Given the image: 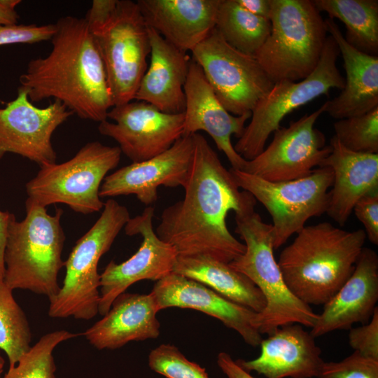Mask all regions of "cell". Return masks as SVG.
<instances>
[{"instance_id": "1", "label": "cell", "mask_w": 378, "mask_h": 378, "mask_svg": "<svg viewBox=\"0 0 378 378\" xmlns=\"http://www.w3.org/2000/svg\"><path fill=\"white\" fill-rule=\"evenodd\" d=\"M192 137L184 197L164 209L155 231L175 248L178 256L204 255L230 263L244 253L245 245L229 231L226 217L254 197L239 190L204 136L195 133Z\"/></svg>"}, {"instance_id": "2", "label": "cell", "mask_w": 378, "mask_h": 378, "mask_svg": "<svg viewBox=\"0 0 378 378\" xmlns=\"http://www.w3.org/2000/svg\"><path fill=\"white\" fill-rule=\"evenodd\" d=\"M52 49L31 59L18 91L38 102L53 99L82 119L101 122L113 106L104 64L85 18L65 16L55 23Z\"/></svg>"}, {"instance_id": "3", "label": "cell", "mask_w": 378, "mask_h": 378, "mask_svg": "<svg viewBox=\"0 0 378 378\" xmlns=\"http://www.w3.org/2000/svg\"><path fill=\"white\" fill-rule=\"evenodd\" d=\"M366 237L363 229L347 231L328 222L304 226L279 255L286 286L309 306L325 304L353 273Z\"/></svg>"}, {"instance_id": "4", "label": "cell", "mask_w": 378, "mask_h": 378, "mask_svg": "<svg viewBox=\"0 0 378 378\" xmlns=\"http://www.w3.org/2000/svg\"><path fill=\"white\" fill-rule=\"evenodd\" d=\"M85 18L104 64L113 106L133 101L150 52L149 28L137 3L94 0Z\"/></svg>"}, {"instance_id": "5", "label": "cell", "mask_w": 378, "mask_h": 378, "mask_svg": "<svg viewBox=\"0 0 378 378\" xmlns=\"http://www.w3.org/2000/svg\"><path fill=\"white\" fill-rule=\"evenodd\" d=\"M253 199L235 213V232L244 241V253L230 266L246 276L260 290L265 307L257 314L255 326L260 334H272L293 323L312 328L318 314L297 298L286 286L273 251L272 224L265 223L255 211Z\"/></svg>"}, {"instance_id": "6", "label": "cell", "mask_w": 378, "mask_h": 378, "mask_svg": "<svg viewBox=\"0 0 378 378\" xmlns=\"http://www.w3.org/2000/svg\"><path fill=\"white\" fill-rule=\"evenodd\" d=\"M25 210L22 220L18 221L13 214L8 223L4 280L12 290H27L50 300L60 288L57 277L64 265L63 211L57 209L50 215L46 207L27 202Z\"/></svg>"}, {"instance_id": "7", "label": "cell", "mask_w": 378, "mask_h": 378, "mask_svg": "<svg viewBox=\"0 0 378 378\" xmlns=\"http://www.w3.org/2000/svg\"><path fill=\"white\" fill-rule=\"evenodd\" d=\"M271 31L255 57L274 83L310 75L327 38L325 20L311 0H270Z\"/></svg>"}, {"instance_id": "8", "label": "cell", "mask_w": 378, "mask_h": 378, "mask_svg": "<svg viewBox=\"0 0 378 378\" xmlns=\"http://www.w3.org/2000/svg\"><path fill=\"white\" fill-rule=\"evenodd\" d=\"M126 206L107 200L90 229L75 244L64 266L66 274L57 294L49 300L48 315L90 320L99 312L101 257L111 247L130 218Z\"/></svg>"}, {"instance_id": "9", "label": "cell", "mask_w": 378, "mask_h": 378, "mask_svg": "<svg viewBox=\"0 0 378 378\" xmlns=\"http://www.w3.org/2000/svg\"><path fill=\"white\" fill-rule=\"evenodd\" d=\"M121 154L118 146L88 142L69 160L41 167L26 183V202L46 208L62 203L83 214L99 211L104 204L101 185L119 164Z\"/></svg>"}, {"instance_id": "10", "label": "cell", "mask_w": 378, "mask_h": 378, "mask_svg": "<svg viewBox=\"0 0 378 378\" xmlns=\"http://www.w3.org/2000/svg\"><path fill=\"white\" fill-rule=\"evenodd\" d=\"M340 51L334 38L328 36L319 62L304 79L300 81L282 80L274 83L251 112V121L234 146L236 152L246 160H251L265 148L270 134L280 127L288 113L331 88L342 90L344 78L337 67Z\"/></svg>"}, {"instance_id": "11", "label": "cell", "mask_w": 378, "mask_h": 378, "mask_svg": "<svg viewBox=\"0 0 378 378\" xmlns=\"http://www.w3.org/2000/svg\"><path fill=\"white\" fill-rule=\"evenodd\" d=\"M230 172L239 188L251 194L270 214L274 249L299 232L309 218L326 212L333 183L330 167H318L303 178L279 182L232 168Z\"/></svg>"}, {"instance_id": "12", "label": "cell", "mask_w": 378, "mask_h": 378, "mask_svg": "<svg viewBox=\"0 0 378 378\" xmlns=\"http://www.w3.org/2000/svg\"><path fill=\"white\" fill-rule=\"evenodd\" d=\"M191 52L218 101L234 115L251 113L274 84L255 56L230 46L215 28Z\"/></svg>"}, {"instance_id": "13", "label": "cell", "mask_w": 378, "mask_h": 378, "mask_svg": "<svg viewBox=\"0 0 378 378\" xmlns=\"http://www.w3.org/2000/svg\"><path fill=\"white\" fill-rule=\"evenodd\" d=\"M328 101L310 114H305L286 127L274 132L270 145L255 158L246 160L241 171L272 182L307 176L330 153L324 134L314 125L325 113Z\"/></svg>"}, {"instance_id": "14", "label": "cell", "mask_w": 378, "mask_h": 378, "mask_svg": "<svg viewBox=\"0 0 378 378\" xmlns=\"http://www.w3.org/2000/svg\"><path fill=\"white\" fill-rule=\"evenodd\" d=\"M99 132L114 139L121 153L132 162L155 157L183 135V113H167L143 101L112 107Z\"/></svg>"}, {"instance_id": "15", "label": "cell", "mask_w": 378, "mask_h": 378, "mask_svg": "<svg viewBox=\"0 0 378 378\" xmlns=\"http://www.w3.org/2000/svg\"><path fill=\"white\" fill-rule=\"evenodd\" d=\"M153 207L130 218L124 227L126 234L141 235L139 248L129 259L111 261L100 274L98 312L105 315L114 300L134 283L141 280L158 281L173 272L178 253L172 245L157 235L153 226Z\"/></svg>"}, {"instance_id": "16", "label": "cell", "mask_w": 378, "mask_h": 378, "mask_svg": "<svg viewBox=\"0 0 378 378\" xmlns=\"http://www.w3.org/2000/svg\"><path fill=\"white\" fill-rule=\"evenodd\" d=\"M74 113L54 100L45 108L33 104L27 94L18 91L16 98L0 108V159L15 153L39 167L56 163L52 136Z\"/></svg>"}, {"instance_id": "17", "label": "cell", "mask_w": 378, "mask_h": 378, "mask_svg": "<svg viewBox=\"0 0 378 378\" xmlns=\"http://www.w3.org/2000/svg\"><path fill=\"white\" fill-rule=\"evenodd\" d=\"M192 134L183 135L162 153L122 167L106 176L100 187V197L134 195L146 206L158 200L159 186L183 187L193 153Z\"/></svg>"}, {"instance_id": "18", "label": "cell", "mask_w": 378, "mask_h": 378, "mask_svg": "<svg viewBox=\"0 0 378 378\" xmlns=\"http://www.w3.org/2000/svg\"><path fill=\"white\" fill-rule=\"evenodd\" d=\"M150 293L158 311L169 307L195 309L218 319L251 346H259L262 340L255 326L257 312L197 281L172 272L157 281Z\"/></svg>"}, {"instance_id": "19", "label": "cell", "mask_w": 378, "mask_h": 378, "mask_svg": "<svg viewBox=\"0 0 378 378\" xmlns=\"http://www.w3.org/2000/svg\"><path fill=\"white\" fill-rule=\"evenodd\" d=\"M183 135L206 132L225 155L232 169L242 170L246 160L234 150L231 136L239 138L251 113L234 115L216 97L200 66L190 59L184 85Z\"/></svg>"}, {"instance_id": "20", "label": "cell", "mask_w": 378, "mask_h": 378, "mask_svg": "<svg viewBox=\"0 0 378 378\" xmlns=\"http://www.w3.org/2000/svg\"><path fill=\"white\" fill-rule=\"evenodd\" d=\"M378 300V255L367 247L362 249L355 268L346 281L324 305L310 334L315 338L353 324H367Z\"/></svg>"}, {"instance_id": "21", "label": "cell", "mask_w": 378, "mask_h": 378, "mask_svg": "<svg viewBox=\"0 0 378 378\" xmlns=\"http://www.w3.org/2000/svg\"><path fill=\"white\" fill-rule=\"evenodd\" d=\"M260 354L251 360H237L244 370L267 378L318 377L324 362L314 337L298 323L277 328L260 344Z\"/></svg>"}, {"instance_id": "22", "label": "cell", "mask_w": 378, "mask_h": 378, "mask_svg": "<svg viewBox=\"0 0 378 378\" xmlns=\"http://www.w3.org/2000/svg\"><path fill=\"white\" fill-rule=\"evenodd\" d=\"M136 3L148 26L187 53L215 28L220 0H138Z\"/></svg>"}, {"instance_id": "23", "label": "cell", "mask_w": 378, "mask_h": 378, "mask_svg": "<svg viewBox=\"0 0 378 378\" xmlns=\"http://www.w3.org/2000/svg\"><path fill=\"white\" fill-rule=\"evenodd\" d=\"M330 145L331 152L320 167H330L333 172L326 213L343 226L360 199L378 192V154L348 150L335 136Z\"/></svg>"}, {"instance_id": "24", "label": "cell", "mask_w": 378, "mask_h": 378, "mask_svg": "<svg viewBox=\"0 0 378 378\" xmlns=\"http://www.w3.org/2000/svg\"><path fill=\"white\" fill-rule=\"evenodd\" d=\"M158 310L150 293H123L103 318L83 333L94 348L115 349L132 341L155 339L160 335Z\"/></svg>"}, {"instance_id": "25", "label": "cell", "mask_w": 378, "mask_h": 378, "mask_svg": "<svg viewBox=\"0 0 378 378\" xmlns=\"http://www.w3.org/2000/svg\"><path fill=\"white\" fill-rule=\"evenodd\" d=\"M150 64L136 92L134 99L147 102L167 113H181L185 109L184 85L190 59L149 27Z\"/></svg>"}, {"instance_id": "26", "label": "cell", "mask_w": 378, "mask_h": 378, "mask_svg": "<svg viewBox=\"0 0 378 378\" xmlns=\"http://www.w3.org/2000/svg\"><path fill=\"white\" fill-rule=\"evenodd\" d=\"M328 32L337 43L346 73L341 93L328 101L326 113L340 120L363 115L378 106V56L363 52L345 40L333 20H325Z\"/></svg>"}, {"instance_id": "27", "label": "cell", "mask_w": 378, "mask_h": 378, "mask_svg": "<svg viewBox=\"0 0 378 378\" xmlns=\"http://www.w3.org/2000/svg\"><path fill=\"white\" fill-rule=\"evenodd\" d=\"M173 272L197 281L257 313L265 307V298L258 288L229 263L204 255L178 256Z\"/></svg>"}, {"instance_id": "28", "label": "cell", "mask_w": 378, "mask_h": 378, "mask_svg": "<svg viewBox=\"0 0 378 378\" xmlns=\"http://www.w3.org/2000/svg\"><path fill=\"white\" fill-rule=\"evenodd\" d=\"M318 11L338 19L346 28V42L366 54L378 55L377 0H314Z\"/></svg>"}, {"instance_id": "29", "label": "cell", "mask_w": 378, "mask_h": 378, "mask_svg": "<svg viewBox=\"0 0 378 378\" xmlns=\"http://www.w3.org/2000/svg\"><path fill=\"white\" fill-rule=\"evenodd\" d=\"M215 29L230 46L255 56L270 33L271 22L248 12L236 0H220Z\"/></svg>"}, {"instance_id": "30", "label": "cell", "mask_w": 378, "mask_h": 378, "mask_svg": "<svg viewBox=\"0 0 378 378\" xmlns=\"http://www.w3.org/2000/svg\"><path fill=\"white\" fill-rule=\"evenodd\" d=\"M13 290L0 278V349L15 366L31 348V330L24 312L13 295Z\"/></svg>"}, {"instance_id": "31", "label": "cell", "mask_w": 378, "mask_h": 378, "mask_svg": "<svg viewBox=\"0 0 378 378\" xmlns=\"http://www.w3.org/2000/svg\"><path fill=\"white\" fill-rule=\"evenodd\" d=\"M78 335L66 330L45 334L3 378H57L53 351L62 342Z\"/></svg>"}, {"instance_id": "32", "label": "cell", "mask_w": 378, "mask_h": 378, "mask_svg": "<svg viewBox=\"0 0 378 378\" xmlns=\"http://www.w3.org/2000/svg\"><path fill=\"white\" fill-rule=\"evenodd\" d=\"M335 136L348 150L378 154V106L360 115L337 120Z\"/></svg>"}, {"instance_id": "33", "label": "cell", "mask_w": 378, "mask_h": 378, "mask_svg": "<svg viewBox=\"0 0 378 378\" xmlns=\"http://www.w3.org/2000/svg\"><path fill=\"white\" fill-rule=\"evenodd\" d=\"M148 366L166 378H209L206 370L190 361L174 345L162 344L151 350Z\"/></svg>"}, {"instance_id": "34", "label": "cell", "mask_w": 378, "mask_h": 378, "mask_svg": "<svg viewBox=\"0 0 378 378\" xmlns=\"http://www.w3.org/2000/svg\"><path fill=\"white\" fill-rule=\"evenodd\" d=\"M317 378H378V360L354 351L339 362H323Z\"/></svg>"}, {"instance_id": "35", "label": "cell", "mask_w": 378, "mask_h": 378, "mask_svg": "<svg viewBox=\"0 0 378 378\" xmlns=\"http://www.w3.org/2000/svg\"><path fill=\"white\" fill-rule=\"evenodd\" d=\"M55 31V24L0 25V46L50 40Z\"/></svg>"}, {"instance_id": "36", "label": "cell", "mask_w": 378, "mask_h": 378, "mask_svg": "<svg viewBox=\"0 0 378 378\" xmlns=\"http://www.w3.org/2000/svg\"><path fill=\"white\" fill-rule=\"evenodd\" d=\"M349 343L354 351L378 360V308L367 324L349 329Z\"/></svg>"}, {"instance_id": "37", "label": "cell", "mask_w": 378, "mask_h": 378, "mask_svg": "<svg viewBox=\"0 0 378 378\" xmlns=\"http://www.w3.org/2000/svg\"><path fill=\"white\" fill-rule=\"evenodd\" d=\"M353 211L362 223L366 237L374 245L378 244V192L364 196L355 204Z\"/></svg>"}, {"instance_id": "38", "label": "cell", "mask_w": 378, "mask_h": 378, "mask_svg": "<svg viewBox=\"0 0 378 378\" xmlns=\"http://www.w3.org/2000/svg\"><path fill=\"white\" fill-rule=\"evenodd\" d=\"M217 364L227 378H255L226 352L218 354Z\"/></svg>"}, {"instance_id": "39", "label": "cell", "mask_w": 378, "mask_h": 378, "mask_svg": "<svg viewBox=\"0 0 378 378\" xmlns=\"http://www.w3.org/2000/svg\"><path fill=\"white\" fill-rule=\"evenodd\" d=\"M20 3V0H0V25L18 24L19 15L16 7Z\"/></svg>"}, {"instance_id": "40", "label": "cell", "mask_w": 378, "mask_h": 378, "mask_svg": "<svg viewBox=\"0 0 378 378\" xmlns=\"http://www.w3.org/2000/svg\"><path fill=\"white\" fill-rule=\"evenodd\" d=\"M236 1L248 12L270 20L271 15L270 0H236Z\"/></svg>"}, {"instance_id": "41", "label": "cell", "mask_w": 378, "mask_h": 378, "mask_svg": "<svg viewBox=\"0 0 378 378\" xmlns=\"http://www.w3.org/2000/svg\"><path fill=\"white\" fill-rule=\"evenodd\" d=\"M13 214L8 211H0V278L5 274L4 251L8 223Z\"/></svg>"}, {"instance_id": "42", "label": "cell", "mask_w": 378, "mask_h": 378, "mask_svg": "<svg viewBox=\"0 0 378 378\" xmlns=\"http://www.w3.org/2000/svg\"><path fill=\"white\" fill-rule=\"evenodd\" d=\"M5 365V360L2 356H0V377L3 372L4 367Z\"/></svg>"}]
</instances>
